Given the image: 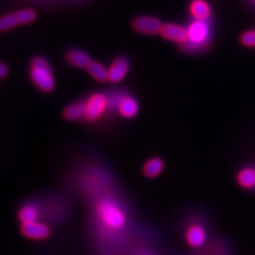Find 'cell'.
Instances as JSON below:
<instances>
[{
	"label": "cell",
	"mask_w": 255,
	"mask_h": 255,
	"mask_svg": "<svg viewBox=\"0 0 255 255\" xmlns=\"http://www.w3.org/2000/svg\"><path fill=\"white\" fill-rule=\"evenodd\" d=\"M96 216L101 226L110 232H118L127 225V215L114 199L102 198L96 205Z\"/></svg>",
	"instance_id": "obj_1"
},
{
	"label": "cell",
	"mask_w": 255,
	"mask_h": 255,
	"mask_svg": "<svg viewBox=\"0 0 255 255\" xmlns=\"http://www.w3.org/2000/svg\"><path fill=\"white\" fill-rule=\"evenodd\" d=\"M30 78L39 90L49 93L54 89V78L48 61L43 57H36L31 62Z\"/></svg>",
	"instance_id": "obj_2"
},
{
	"label": "cell",
	"mask_w": 255,
	"mask_h": 255,
	"mask_svg": "<svg viewBox=\"0 0 255 255\" xmlns=\"http://www.w3.org/2000/svg\"><path fill=\"white\" fill-rule=\"evenodd\" d=\"M210 25L207 20H197L194 19L187 27L188 39L185 43L186 47L188 46L191 49L203 47L210 37Z\"/></svg>",
	"instance_id": "obj_3"
},
{
	"label": "cell",
	"mask_w": 255,
	"mask_h": 255,
	"mask_svg": "<svg viewBox=\"0 0 255 255\" xmlns=\"http://www.w3.org/2000/svg\"><path fill=\"white\" fill-rule=\"evenodd\" d=\"M108 107V99L102 94H94L86 101L85 118L87 122H95L105 113Z\"/></svg>",
	"instance_id": "obj_4"
},
{
	"label": "cell",
	"mask_w": 255,
	"mask_h": 255,
	"mask_svg": "<svg viewBox=\"0 0 255 255\" xmlns=\"http://www.w3.org/2000/svg\"><path fill=\"white\" fill-rule=\"evenodd\" d=\"M162 27V21L153 16H139L132 21V28L140 34H157L161 32Z\"/></svg>",
	"instance_id": "obj_5"
},
{
	"label": "cell",
	"mask_w": 255,
	"mask_h": 255,
	"mask_svg": "<svg viewBox=\"0 0 255 255\" xmlns=\"http://www.w3.org/2000/svg\"><path fill=\"white\" fill-rule=\"evenodd\" d=\"M187 245L193 249H200L206 243L207 233L201 223L194 222L187 228L185 233Z\"/></svg>",
	"instance_id": "obj_6"
},
{
	"label": "cell",
	"mask_w": 255,
	"mask_h": 255,
	"mask_svg": "<svg viewBox=\"0 0 255 255\" xmlns=\"http://www.w3.org/2000/svg\"><path fill=\"white\" fill-rule=\"evenodd\" d=\"M159 34H161L164 38H166L167 41L179 43L183 45H184L188 39L187 29L181 25H178V23H173V22L164 23L161 29V32H159Z\"/></svg>",
	"instance_id": "obj_7"
},
{
	"label": "cell",
	"mask_w": 255,
	"mask_h": 255,
	"mask_svg": "<svg viewBox=\"0 0 255 255\" xmlns=\"http://www.w3.org/2000/svg\"><path fill=\"white\" fill-rule=\"evenodd\" d=\"M20 230L23 236L30 239H34V241H43V239H46L50 235L49 227L43 222H38L37 220L22 223Z\"/></svg>",
	"instance_id": "obj_8"
},
{
	"label": "cell",
	"mask_w": 255,
	"mask_h": 255,
	"mask_svg": "<svg viewBox=\"0 0 255 255\" xmlns=\"http://www.w3.org/2000/svg\"><path fill=\"white\" fill-rule=\"evenodd\" d=\"M130 63L126 58H118L109 68V80L113 83L123 81L127 74L129 73Z\"/></svg>",
	"instance_id": "obj_9"
},
{
	"label": "cell",
	"mask_w": 255,
	"mask_h": 255,
	"mask_svg": "<svg viewBox=\"0 0 255 255\" xmlns=\"http://www.w3.org/2000/svg\"><path fill=\"white\" fill-rule=\"evenodd\" d=\"M189 12L197 20H209L212 15L211 5L205 0H193L189 4Z\"/></svg>",
	"instance_id": "obj_10"
},
{
	"label": "cell",
	"mask_w": 255,
	"mask_h": 255,
	"mask_svg": "<svg viewBox=\"0 0 255 255\" xmlns=\"http://www.w3.org/2000/svg\"><path fill=\"white\" fill-rule=\"evenodd\" d=\"M237 184L244 189H255V167H244L236 174Z\"/></svg>",
	"instance_id": "obj_11"
},
{
	"label": "cell",
	"mask_w": 255,
	"mask_h": 255,
	"mask_svg": "<svg viewBox=\"0 0 255 255\" xmlns=\"http://www.w3.org/2000/svg\"><path fill=\"white\" fill-rule=\"evenodd\" d=\"M67 62L77 68H87L92 63L89 54L81 49H71L66 54Z\"/></svg>",
	"instance_id": "obj_12"
},
{
	"label": "cell",
	"mask_w": 255,
	"mask_h": 255,
	"mask_svg": "<svg viewBox=\"0 0 255 255\" xmlns=\"http://www.w3.org/2000/svg\"><path fill=\"white\" fill-rule=\"evenodd\" d=\"M118 112L125 118H133L138 113V102L131 96H125L118 102Z\"/></svg>",
	"instance_id": "obj_13"
},
{
	"label": "cell",
	"mask_w": 255,
	"mask_h": 255,
	"mask_svg": "<svg viewBox=\"0 0 255 255\" xmlns=\"http://www.w3.org/2000/svg\"><path fill=\"white\" fill-rule=\"evenodd\" d=\"M85 110H86V102H76L73 105H69L64 110V117L67 121L76 122L80 119L85 118Z\"/></svg>",
	"instance_id": "obj_14"
},
{
	"label": "cell",
	"mask_w": 255,
	"mask_h": 255,
	"mask_svg": "<svg viewBox=\"0 0 255 255\" xmlns=\"http://www.w3.org/2000/svg\"><path fill=\"white\" fill-rule=\"evenodd\" d=\"M164 170V162L162 158L159 157H152L148 159L146 164L142 167V172L147 178L153 179L156 178L157 175L161 174Z\"/></svg>",
	"instance_id": "obj_15"
},
{
	"label": "cell",
	"mask_w": 255,
	"mask_h": 255,
	"mask_svg": "<svg viewBox=\"0 0 255 255\" xmlns=\"http://www.w3.org/2000/svg\"><path fill=\"white\" fill-rule=\"evenodd\" d=\"M38 209L34 204H26L19 210L18 218L21 223H28L32 221H36L38 218Z\"/></svg>",
	"instance_id": "obj_16"
},
{
	"label": "cell",
	"mask_w": 255,
	"mask_h": 255,
	"mask_svg": "<svg viewBox=\"0 0 255 255\" xmlns=\"http://www.w3.org/2000/svg\"><path fill=\"white\" fill-rule=\"evenodd\" d=\"M89 70L90 75L99 82H105L109 80V69L103 66L99 62H93L90 64V66L86 68Z\"/></svg>",
	"instance_id": "obj_17"
},
{
	"label": "cell",
	"mask_w": 255,
	"mask_h": 255,
	"mask_svg": "<svg viewBox=\"0 0 255 255\" xmlns=\"http://www.w3.org/2000/svg\"><path fill=\"white\" fill-rule=\"evenodd\" d=\"M18 19L16 17V14H7L4 15L3 17L0 18V31H7L13 29L18 25Z\"/></svg>",
	"instance_id": "obj_18"
},
{
	"label": "cell",
	"mask_w": 255,
	"mask_h": 255,
	"mask_svg": "<svg viewBox=\"0 0 255 255\" xmlns=\"http://www.w3.org/2000/svg\"><path fill=\"white\" fill-rule=\"evenodd\" d=\"M15 14H16V17H17V19H18V22L22 23V25H26V23L32 22L36 17L35 12L31 9L20 10Z\"/></svg>",
	"instance_id": "obj_19"
},
{
	"label": "cell",
	"mask_w": 255,
	"mask_h": 255,
	"mask_svg": "<svg viewBox=\"0 0 255 255\" xmlns=\"http://www.w3.org/2000/svg\"><path fill=\"white\" fill-rule=\"evenodd\" d=\"M239 41L246 47H255V30L245 31L244 33L239 37Z\"/></svg>",
	"instance_id": "obj_20"
},
{
	"label": "cell",
	"mask_w": 255,
	"mask_h": 255,
	"mask_svg": "<svg viewBox=\"0 0 255 255\" xmlns=\"http://www.w3.org/2000/svg\"><path fill=\"white\" fill-rule=\"evenodd\" d=\"M7 75V67L4 64L0 63V78H4Z\"/></svg>",
	"instance_id": "obj_21"
},
{
	"label": "cell",
	"mask_w": 255,
	"mask_h": 255,
	"mask_svg": "<svg viewBox=\"0 0 255 255\" xmlns=\"http://www.w3.org/2000/svg\"><path fill=\"white\" fill-rule=\"evenodd\" d=\"M142 255H152V254H150V253H145V254H142Z\"/></svg>",
	"instance_id": "obj_22"
},
{
	"label": "cell",
	"mask_w": 255,
	"mask_h": 255,
	"mask_svg": "<svg viewBox=\"0 0 255 255\" xmlns=\"http://www.w3.org/2000/svg\"><path fill=\"white\" fill-rule=\"evenodd\" d=\"M251 1H252V2H254V3H255V0H251Z\"/></svg>",
	"instance_id": "obj_23"
}]
</instances>
